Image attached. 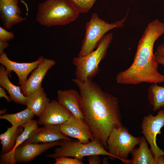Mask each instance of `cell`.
Masks as SVG:
<instances>
[{
	"mask_svg": "<svg viewBox=\"0 0 164 164\" xmlns=\"http://www.w3.org/2000/svg\"><path fill=\"white\" fill-rule=\"evenodd\" d=\"M72 80L80 91L84 120L90 128L95 138L107 149V141L113 129L123 125L118 99L103 91L92 79L81 80L75 78Z\"/></svg>",
	"mask_w": 164,
	"mask_h": 164,
	"instance_id": "1",
	"label": "cell"
},
{
	"mask_svg": "<svg viewBox=\"0 0 164 164\" xmlns=\"http://www.w3.org/2000/svg\"><path fill=\"white\" fill-rule=\"evenodd\" d=\"M164 34V23L158 19L148 24L139 41L132 64L116 76L118 84L137 85L164 82V75L158 71L159 64L153 53L155 41Z\"/></svg>",
	"mask_w": 164,
	"mask_h": 164,
	"instance_id": "2",
	"label": "cell"
},
{
	"mask_svg": "<svg viewBox=\"0 0 164 164\" xmlns=\"http://www.w3.org/2000/svg\"><path fill=\"white\" fill-rule=\"evenodd\" d=\"M80 14L68 0H46L37 6L36 20L46 27L63 26L76 20Z\"/></svg>",
	"mask_w": 164,
	"mask_h": 164,
	"instance_id": "3",
	"label": "cell"
},
{
	"mask_svg": "<svg viewBox=\"0 0 164 164\" xmlns=\"http://www.w3.org/2000/svg\"><path fill=\"white\" fill-rule=\"evenodd\" d=\"M113 39V33H107L103 37L95 50L85 56L73 58L72 62L76 67V78L85 80L92 79L98 73L100 70L99 64L106 56Z\"/></svg>",
	"mask_w": 164,
	"mask_h": 164,
	"instance_id": "4",
	"label": "cell"
},
{
	"mask_svg": "<svg viewBox=\"0 0 164 164\" xmlns=\"http://www.w3.org/2000/svg\"><path fill=\"white\" fill-rule=\"evenodd\" d=\"M128 14V12L122 19L109 23L100 19L97 13H92L85 26V35L78 56H85L94 50L104 35L110 30L123 27Z\"/></svg>",
	"mask_w": 164,
	"mask_h": 164,
	"instance_id": "5",
	"label": "cell"
},
{
	"mask_svg": "<svg viewBox=\"0 0 164 164\" xmlns=\"http://www.w3.org/2000/svg\"><path fill=\"white\" fill-rule=\"evenodd\" d=\"M61 145L54 149L53 154L46 155L47 157L55 159L61 157H72L82 160L84 157L94 155H107L113 160L112 155L98 139L95 138L90 142L83 143L75 141L60 140Z\"/></svg>",
	"mask_w": 164,
	"mask_h": 164,
	"instance_id": "6",
	"label": "cell"
},
{
	"mask_svg": "<svg viewBox=\"0 0 164 164\" xmlns=\"http://www.w3.org/2000/svg\"><path fill=\"white\" fill-rule=\"evenodd\" d=\"M141 137L130 134L128 129L123 125L114 128L107 141L108 152L113 160L118 159L125 164H131L127 159L129 154L140 142Z\"/></svg>",
	"mask_w": 164,
	"mask_h": 164,
	"instance_id": "7",
	"label": "cell"
},
{
	"mask_svg": "<svg viewBox=\"0 0 164 164\" xmlns=\"http://www.w3.org/2000/svg\"><path fill=\"white\" fill-rule=\"evenodd\" d=\"M164 126V110H161L156 116L150 114L145 116L141 125V132L150 146L152 153L155 157L164 155L163 150L156 144V136L161 133Z\"/></svg>",
	"mask_w": 164,
	"mask_h": 164,
	"instance_id": "8",
	"label": "cell"
},
{
	"mask_svg": "<svg viewBox=\"0 0 164 164\" xmlns=\"http://www.w3.org/2000/svg\"><path fill=\"white\" fill-rule=\"evenodd\" d=\"M58 125L63 134L77 139L80 142L87 143L95 138L90 128L84 121L72 114L65 122Z\"/></svg>",
	"mask_w": 164,
	"mask_h": 164,
	"instance_id": "9",
	"label": "cell"
},
{
	"mask_svg": "<svg viewBox=\"0 0 164 164\" xmlns=\"http://www.w3.org/2000/svg\"><path fill=\"white\" fill-rule=\"evenodd\" d=\"M61 145L60 140L39 143L29 142L26 140L15 150L14 159L16 163H27L51 148Z\"/></svg>",
	"mask_w": 164,
	"mask_h": 164,
	"instance_id": "10",
	"label": "cell"
},
{
	"mask_svg": "<svg viewBox=\"0 0 164 164\" xmlns=\"http://www.w3.org/2000/svg\"><path fill=\"white\" fill-rule=\"evenodd\" d=\"M44 58L40 56L38 59L30 63H18L9 59L6 54L3 52L0 55V63L4 66L9 76L12 71L17 75L19 79L18 84L20 86L24 84L27 79L29 74L43 60Z\"/></svg>",
	"mask_w": 164,
	"mask_h": 164,
	"instance_id": "11",
	"label": "cell"
},
{
	"mask_svg": "<svg viewBox=\"0 0 164 164\" xmlns=\"http://www.w3.org/2000/svg\"><path fill=\"white\" fill-rule=\"evenodd\" d=\"M56 64L53 60L44 58L35 68L25 83L20 86L22 93L25 97L41 87L42 83L47 71Z\"/></svg>",
	"mask_w": 164,
	"mask_h": 164,
	"instance_id": "12",
	"label": "cell"
},
{
	"mask_svg": "<svg viewBox=\"0 0 164 164\" xmlns=\"http://www.w3.org/2000/svg\"><path fill=\"white\" fill-rule=\"evenodd\" d=\"M72 114L58 101L53 100L48 103L38 120V125H60L67 120Z\"/></svg>",
	"mask_w": 164,
	"mask_h": 164,
	"instance_id": "13",
	"label": "cell"
},
{
	"mask_svg": "<svg viewBox=\"0 0 164 164\" xmlns=\"http://www.w3.org/2000/svg\"><path fill=\"white\" fill-rule=\"evenodd\" d=\"M57 99L60 104L75 117L84 120V113L81 95L73 89L58 91Z\"/></svg>",
	"mask_w": 164,
	"mask_h": 164,
	"instance_id": "14",
	"label": "cell"
},
{
	"mask_svg": "<svg viewBox=\"0 0 164 164\" xmlns=\"http://www.w3.org/2000/svg\"><path fill=\"white\" fill-rule=\"evenodd\" d=\"M19 0H0V18L2 25L10 29L26 19L18 5Z\"/></svg>",
	"mask_w": 164,
	"mask_h": 164,
	"instance_id": "15",
	"label": "cell"
},
{
	"mask_svg": "<svg viewBox=\"0 0 164 164\" xmlns=\"http://www.w3.org/2000/svg\"><path fill=\"white\" fill-rule=\"evenodd\" d=\"M61 140H73L63 134L58 125H48L33 131L26 141L39 143L50 142Z\"/></svg>",
	"mask_w": 164,
	"mask_h": 164,
	"instance_id": "16",
	"label": "cell"
},
{
	"mask_svg": "<svg viewBox=\"0 0 164 164\" xmlns=\"http://www.w3.org/2000/svg\"><path fill=\"white\" fill-rule=\"evenodd\" d=\"M26 97V105L27 108L39 118L50 101L42 87Z\"/></svg>",
	"mask_w": 164,
	"mask_h": 164,
	"instance_id": "17",
	"label": "cell"
},
{
	"mask_svg": "<svg viewBox=\"0 0 164 164\" xmlns=\"http://www.w3.org/2000/svg\"><path fill=\"white\" fill-rule=\"evenodd\" d=\"M8 76L5 67L1 64L0 66V86L7 90L11 101L17 104L26 105V97L22 93L20 86L13 84L10 80Z\"/></svg>",
	"mask_w": 164,
	"mask_h": 164,
	"instance_id": "18",
	"label": "cell"
},
{
	"mask_svg": "<svg viewBox=\"0 0 164 164\" xmlns=\"http://www.w3.org/2000/svg\"><path fill=\"white\" fill-rule=\"evenodd\" d=\"M24 129L22 133L18 137L15 146L10 152L0 156L1 164H15L16 163L14 157V152L16 148L28 139L31 132L38 128V121L32 119L22 126Z\"/></svg>",
	"mask_w": 164,
	"mask_h": 164,
	"instance_id": "19",
	"label": "cell"
},
{
	"mask_svg": "<svg viewBox=\"0 0 164 164\" xmlns=\"http://www.w3.org/2000/svg\"><path fill=\"white\" fill-rule=\"evenodd\" d=\"M139 147L135 148L131 152L132 164H154L155 157L149 149L144 136L141 137Z\"/></svg>",
	"mask_w": 164,
	"mask_h": 164,
	"instance_id": "20",
	"label": "cell"
},
{
	"mask_svg": "<svg viewBox=\"0 0 164 164\" xmlns=\"http://www.w3.org/2000/svg\"><path fill=\"white\" fill-rule=\"evenodd\" d=\"M22 126L12 127L8 128L4 133L0 135L1 143L2 148L1 154L9 153L14 148L18 137L24 131Z\"/></svg>",
	"mask_w": 164,
	"mask_h": 164,
	"instance_id": "21",
	"label": "cell"
},
{
	"mask_svg": "<svg viewBox=\"0 0 164 164\" xmlns=\"http://www.w3.org/2000/svg\"><path fill=\"white\" fill-rule=\"evenodd\" d=\"M147 98L154 111L164 107V86L151 84L147 89Z\"/></svg>",
	"mask_w": 164,
	"mask_h": 164,
	"instance_id": "22",
	"label": "cell"
},
{
	"mask_svg": "<svg viewBox=\"0 0 164 164\" xmlns=\"http://www.w3.org/2000/svg\"><path fill=\"white\" fill-rule=\"evenodd\" d=\"M35 115L29 108L26 107L23 110L14 114H6L0 115V119L6 120L12 126H22L28 121L32 119Z\"/></svg>",
	"mask_w": 164,
	"mask_h": 164,
	"instance_id": "23",
	"label": "cell"
},
{
	"mask_svg": "<svg viewBox=\"0 0 164 164\" xmlns=\"http://www.w3.org/2000/svg\"><path fill=\"white\" fill-rule=\"evenodd\" d=\"M80 13H86L97 0H68Z\"/></svg>",
	"mask_w": 164,
	"mask_h": 164,
	"instance_id": "24",
	"label": "cell"
},
{
	"mask_svg": "<svg viewBox=\"0 0 164 164\" xmlns=\"http://www.w3.org/2000/svg\"><path fill=\"white\" fill-rule=\"evenodd\" d=\"M55 164H83L84 163L77 159L68 158L67 157H61L55 159Z\"/></svg>",
	"mask_w": 164,
	"mask_h": 164,
	"instance_id": "25",
	"label": "cell"
},
{
	"mask_svg": "<svg viewBox=\"0 0 164 164\" xmlns=\"http://www.w3.org/2000/svg\"><path fill=\"white\" fill-rule=\"evenodd\" d=\"M15 35L12 32L0 26V40L8 42L13 39Z\"/></svg>",
	"mask_w": 164,
	"mask_h": 164,
	"instance_id": "26",
	"label": "cell"
},
{
	"mask_svg": "<svg viewBox=\"0 0 164 164\" xmlns=\"http://www.w3.org/2000/svg\"><path fill=\"white\" fill-rule=\"evenodd\" d=\"M88 160L90 164H99L101 162L99 155H94L88 156Z\"/></svg>",
	"mask_w": 164,
	"mask_h": 164,
	"instance_id": "27",
	"label": "cell"
},
{
	"mask_svg": "<svg viewBox=\"0 0 164 164\" xmlns=\"http://www.w3.org/2000/svg\"><path fill=\"white\" fill-rule=\"evenodd\" d=\"M154 54L164 58V43L160 44L157 47Z\"/></svg>",
	"mask_w": 164,
	"mask_h": 164,
	"instance_id": "28",
	"label": "cell"
},
{
	"mask_svg": "<svg viewBox=\"0 0 164 164\" xmlns=\"http://www.w3.org/2000/svg\"><path fill=\"white\" fill-rule=\"evenodd\" d=\"M0 97L5 98L8 102H10L11 101L10 97L7 95L5 89L1 86L0 87Z\"/></svg>",
	"mask_w": 164,
	"mask_h": 164,
	"instance_id": "29",
	"label": "cell"
},
{
	"mask_svg": "<svg viewBox=\"0 0 164 164\" xmlns=\"http://www.w3.org/2000/svg\"><path fill=\"white\" fill-rule=\"evenodd\" d=\"M9 45L8 42L0 40V55L4 52V50L9 46Z\"/></svg>",
	"mask_w": 164,
	"mask_h": 164,
	"instance_id": "30",
	"label": "cell"
},
{
	"mask_svg": "<svg viewBox=\"0 0 164 164\" xmlns=\"http://www.w3.org/2000/svg\"><path fill=\"white\" fill-rule=\"evenodd\" d=\"M162 155L158 157H155L154 164H164V158Z\"/></svg>",
	"mask_w": 164,
	"mask_h": 164,
	"instance_id": "31",
	"label": "cell"
},
{
	"mask_svg": "<svg viewBox=\"0 0 164 164\" xmlns=\"http://www.w3.org/2000/svg\"><path fill=\"white\" fill-rule=\"evenodd\" d=\"M155 60L158 63L164 67V58L158 55H155Z\"/></svg>",
	"mask_w": 164,
	"mask_h": 164,
	"instance_id": "32",
	"label": "cell"
},
{
	"mask_svg": "<svg viewBox=\"0 0 164 164\" xmlns=\"http://www.w3.org/2000/svg\"><path fill=\"white\" fill-rule=\"evenodd\" d=\"M7 109L6 108H4L2 110H1L0 111V115L1 114H5V113L6 112Z\"/></svg>",
	"mask_w": 164,
	"mask_h": 164,
	"instance_id": "33",
	"label": "cell"
},
{
	"mask_svg": "<svg viewBox=\"0 0 164 164\" xmlns=\"http://www.w3.org/2000/svg\"><path fill=\"white\" fill-rule=\"evenodd\" d=\"M163 156H164V155H163Z\"/></svg>",
	"mask_w": 164,
	"mask_h": 164,
	"instance_id": "34",
	"label": "cell"
}]
</instances>
